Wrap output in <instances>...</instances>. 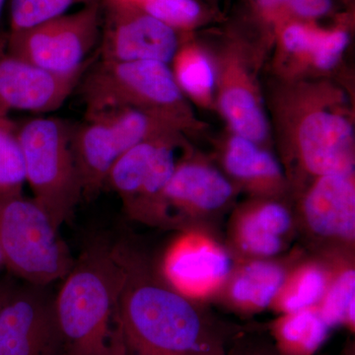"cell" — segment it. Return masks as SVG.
<instances>
[{"label": "cell", "instance_id": "6da1fadb", "mask_svg": "<svg viewBox=\"0 0 355 355\" xmlns=\"http://www.w3.org/2000/svg\"><path fill=\"white\" fill-rule=\"evenodd\" d=\"M125 279L116 308L123 355H228L226 335L193 303L156 282L123 242L114 243Z\"/></svg>", "mask_w": 355, "mask_h": 355}, {"label": "cell", "instance_id": "7a4b0ae2", "mask_svg": "<svg viewBox=\"0 0 355 355\" xmlns=\"http://www.w3.org/2000/svg\"><path fill=\"white\" fill-rule=\"evenodd\" d=\"M125 270L114 243H89L55 294L65 355H119L116 308Z\"/></svg>", "mask_w": 355, "mask_h": 355}, {"label": "cell", "instance_id": "3957f363", "mask_svg": "<svg viewBox=\"0 0 355 355\" xmlns=\"http://www.w3.org/2000/svg\"><path fill=\"white\" fill-rule=\"evenodd\" d=\"M0 254L6 272L20 282L51 286L76 258L46 210L34 198H0Z\"/></svg>", "mask_w": 355, "mask_h": 355}, {"label": "cell", "instance_id": "277c9868", "mask_svg": "<svg viewBox=\"0 0 355 355\" xmlns=\"http://www.w3.org/2000/svg\"><path fill=\"white\" fill-rule=\"evenodd\" d=\"M71 133L64 121L53 118L28 121L17 130L26 183L58 230L71 220L83 198Z\"/></svg>", "mask_w": 355, "mask_h": 355}, {"label": "cell", "instance_id": "5b68a950", "mask_svg": "<svg viewBox=\"0 0 355 355\" xmlns=\"http://www.w3.org/2000/svg\"><path fill=\"white\" fill-rule=\"evenodd\" d=\"M81 94L87 116L121 109L148 111L147 108L167 116L182 101L171 70L154 60H101L84 78Z\"/></svg>", "mask_w": 355, "mask_h": 355}, {"label": "cell", "instance_id": "8992f818", "mask_svg": "<svg viewBox=\"0 0 355 355\" xmlns=\"http://www.w3.org/2000/svg\"><path fill=\"white\" fill-rule=\"evenodd\" d=\"M102 2L93 0L73 13L19 32H9L6 48L15 57L62 74L83 73L89 53L101 38Z\"/></svg>", "mask_w": 355, "mask_h": 355}, {"label": "cell", "instance_id": "52a82bcc", "mask_svg": "<svg viewBox=\"0 0 355 355\" xmlns=\"http://www.w3.org/2000/svg\"><path fill=\"white\" fill-rule=\"evenodd\" d=\"M101 57L107 62L167 64L179 48L177 31L128 0H103Z\"/></svg>", "mask_w": 355, "mask_h": 355}, {"label": "cell", "instance_id": "ba28073f", "mask_svg": "<svg viewBox=\"0 0 355 355\" xmlns=\"http://www.w3.org/2000/svg\"><path fill=\"white\" fill-rule=\"evenodd\" d=\"M51 286L21 282L0 311V355H65Z\"/></svg>", "mask_w": 355, "mask_h": 355}, {"label": "cell", "instance_id": "9c48e42d", "mask_svg": "<svg viewBox=\"0 0 355 355\" xmlns=\"http://www.w3.org/2000/svg\"><path fill=\"white\" fill-rule=\"evenodd\" d=\"M81 74L62 76L30 64L9 53L6 36H0V114L55 111L69 99Z\"/></svg>", "mask_w": 355, "mask_h": 355}, {"label": "cell", "instance_id": "30bf717a", "mask_svg": "<svg viewBox=\"0 0 355 355\" xmlns=\"http://www.w3.org/2000/svg\"><path fill=\"white\" fill-rule=\"evenodd\" d=\"M231 270L228 254L205 236L188 233L173 243L163 261L169 286L184 297L200 298L216 291Z\"/></svg>", "mask_w": 355, "mask_h": 355}, {"label": "cell", "instance_id": "8fae6325", "mask_svg": "<svg viewBox=\"0 0 355 355\" xmlns=\"http://www.w3.org/2000/svg\"><path fill=\"white\" fill-rule=\"evenodd\" d=\"M298 139L311 172L320 177L354 174V128L343 116L328 112L309 114L299 128Z\"/></svg>", "mask_w": 355, "mask_h": 355}, {"label": "cell", "instance_id": "7c38bea8", "mask_svg": "<svg viewBox=\"0 0 355 355\" xmlns=\"http://www.w3.org/2000/svg\"><path fill=\"white\" fill-rule=\"evenodd\" d=\"M309 227L324 237L354 239L355 189L352 176H321L304 203Z\"/></svg>", "mask_w": 355, "mask_h": 355}, {"label": "cell", "instance_id": "4fadbf2b", "mask_svg": "<svg viewBox=\"0 0 355 355\" xmlns=\"http://www.w3.org/2000/svg\"><path fill=\"white\" fill-rule=\"evenodd\" d=\"M232 186L220 173L198 164L178 166L163 193V221L169 205L177 209L214 210L232 195Z\"/></svg>", "mask_w": 355, "mask_h": 355}, {"label": "cell", "instance_id": "5bb4252c", "mask_svg": "<svg viewBox=\"0 0 355 355\" xmlns=\"http://www.w3.org/2000/svg\"><path fill=\"white\" fill-rule=\"evenodd\" d=\"M291 225V216L282 205L268 203L243 217L238 230L240 243L249 253L273 256L282 249L280 237Z\"/></svg>", "mask_w": 355, "mask_h": 355}, {"label": "cell", "instance_id": "9a60e30c", "mask_svg": "<svg viewBox=\"0 0 355 355\" xmlns=\"http://www.w3.org/2000/svg\"><path fill=\"white\" fill-rule=\"evenodd\" d=\"M330 327L313 307L289 313L273 329L282 355H313L328 338Z\"/></svg>", "mask_w": 355, "mask_h": 355}, {"label": "cell", "instance_id": "2e32d148", "mask_svg": "<svg viewBox=\"0 0 355 355\" xmlns=\"http://www.w3.org/2000/svg\"><path fill=\"white\" fill-rule=\"evenodd\" d=\"M286 282L284 270L270 261H254L238 273L231 287L237 304L248 309H263L279 295Z\"/></svg>", "mask_w": 355, "mask_h": 355}, {"label": "cell", "instance_id": "e0dca14e", "mask_svg": "<svg viewBox=\"0 0 355 355\" xmlns=\"http://www.w3.org/2000/svg\"><path fill=\"white\" fill-rule=\"evenodd\" d=\"M220 105L237 135L254 142L265 139L268 133L265 114L249 90L239 86L227 89L221 96Z\"/></svg>", "mask_w": 355, "mask_h": 355}, {"label": "cell", "instance_id": "ac0fdd59", "mask_svg": "<svg viewBox=\"0 0 355 355\" xmlns=\"http://www.w3.org/2000/svg\"><path fill=\"white\" fill-rule=\"evenodd\" d=\"M17 130L8 114H0V198L23 195L25 168Z\"/></svg>", "mask_w": 355, "mask_h": 355}, {"label": "cell", "instance_id": "d6986e66", "mask_svg": "<svg viewBox=\"0 0 355 355\" xmlns=\"http://www.w3.org/2000/svg\"><path fill=\"white\" fill-rule=\"evenodd\" d=\"M226 167L231 174L241 179H265L280 175L279 162L256 142L235 135L229 144L225 158Z\"/></svg>", "mask_w": 355, "mask_h": 355}, {"label": "cell", "instance_id": "ffe728a7", "mask_svg": "<svg viewBox=\"0 0 355 355\" xmlns=\"http://www.w3.org/2000/svg\"><path fill=\"white\" fill-rule=\"evenodd\" d=\"M327 289V277L322 268L308 266L301 268L280 289L279 309L289 313L313 307L323 298Z\"/></svg>", "mask_w": 355, "mask_h": 355}, {"label": "cell", "instance_id": "44dd1931", "mask_svg": "<svg viewBox=\"0 0 355 355\" xmlns=\"http://www.w3.org/2000/svg\"><path fill=\"white\" fill-rule=\"evenodd\" d=\"M93 0H10V33L23 31L69 12Z\"/></svg>", "mask_w": 355, "mask_h": 355}, {"label": "cell", "instance_id": "7402d4cb", "mask_svg": "<svg viewBox=\"0 0 355 355\" xmlns=\"http://www.w3.org/2000/svg\"><path fill=\"white\" fill-rule=\"evenodd\" d=\"M178 85L198 99L209 97L214 86V72L209 58L200 51L184 50L177 58Z\"/></svg>", "mask_w": 355, "mask_h": 355}, {"label": "cell", "instance_id": "603a6c76", "mask_svg": "<svg viewBox=\"0 0 355 355\" xmlns=\"http://www.w3.org/2000/svg\"><path fill=\"white\" fill-rule=\"evenodd\" d=\"M355 272H343L324 294L320 314L330 328L347 324L354 328Z\"/></svg>", "mask_w": 355, "mask_h": 355}, {"label": "cell", "instance_id": "cb8c5ba5", "mask_svg": "<svg viewBox=\"0 0 355 355\" xmlns=\"http://www.w3.org/2000/svg\"><path fill=\"white\" fill-rule=\"evenodd\" d=\"M173 29L189 28L202 17V7L197 0H128Z\"/></svg>", "mask_w": 355, "mask_h": 355}, {"label": "cell", "instance_id": "d4e9b609", "mask_svg": "<svg viewBox=\"0 0 355 355\" xmlns=\"http://www.w3.org/2000/svg\"><path fill=\"white\" fill-rule=\"evenodd\" d=\"M350 35L345 29L318 32L310 55L318 69L330 70L336 67L349 46Z\"/></svg>", "mask_w": 355, "mask_h": 355}, {"label": "cell", "instance_id": "484cf974", "mask_svg": "<svg viewBox=\"0 0 355 355\" xmlns=\"http://www.w3.org/2000/svg\"><path fill=\"white\" fill-rule=\"evenodd\" d=\"M318 30L302 23H289L284 28L282 43L291 53L309 55Z\"/></svg>", "mask_w": 355, "mask_h": 355}, {"label": "cell", "instance_id": "4316f807", "mask_svg": "<svg viewBox=\"0 0 355 355\" xmlns=\"http://www.w3.org/2000/svg\"><path fill=\"white\" fill-rule=\"evenodd\" d=\"M333 0H289L284 13H291L300 19L312 20L331 12Z\"/></svg>", "mask_w": 355, "mask_h": 355}, {"label": "cell", "instance_id": "83f0119b", "mask_svg": "<svg viewBox=\"0 0 355 355\" xmlns=\"http://www.w3.org/2000/svg\"><path fill=\"white\" fill-rule=\"evenodd\" d=\"M20 284V280L10 273L6 272L0 275V311L17 291Z\"/></svg>", "mask_w": 355, "mask_h": 355}, {"label": "cell", "instance_id": "f1b7e54d", "mask_svg": "<svg viewBox=\"0 0 355 355\" xmlns=\"http://www.w3.org/2000/svg\"><path fill=\"white\" fill-rule=\"evenodd\" d=\"M289 0H254V6L268 16H280L284 13Z\"/></svg>", "mask_w": 355, "mask_h": 355}, {"label": "cell", "instance_id": "f546056e", "mask_svg": "<svg viewBox=\"0 0 355 355\" xmlns=\"http://www.w3.org/2000/svg\"><path fill=\"white\" fill-rule=\"evenodd\" d=\"M6 272V266H4L3 259H2L1 254H0V275Z\"/></svg>", "mask_w": 355, "mask_h": 355}, {"label": "cell", "instance_id": "4dcf8cb0", "mask_svg": "<svg viewBox=\"0 0 355 355\" xmlns=\"http://www.w3.org/2000/svg\"><path fill=\"white\" fill-rule=\"evenodd\" d=\"M257 355H272V354H257Z\"/></svg>", "mask_w": 355, "mask_h": 355}]
</instances>
